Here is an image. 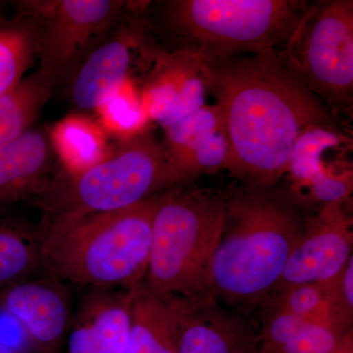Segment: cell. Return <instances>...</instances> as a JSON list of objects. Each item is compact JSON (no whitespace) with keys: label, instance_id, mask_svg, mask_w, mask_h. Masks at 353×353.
Segmentation results:
<instances>
[{"label":"cell","instance_id":"cell-1","mask_svg":"<svg viewBox=\"0 0 353 353\" xmlns=\"http://www.w3.org/2000/svg\"><path fill=\"white\" fill-rule=\"evenodd\" d=\"M196 63L229 141L227 169L245 185L271 188L306 130L336 127L280 51Z\"/></svg>","mask_w":353,"mask_h":353},{"label":"cell","instance_id":"cell-2","mask_svg":"<svg viewBox=\"0 0 353 353\" xmlns=\"http://www.w3.org/2000/svg\"><path fill=\"white\" fill-rule=\"evenodd\" d=\"M310 2L165 0L141 2L150 44L167 57L215 61L285 48Z\"/></svg>","mask_w":353,"mask_h":353},{"label":"cell","instance_id":"cell-3","mask_svg":"<svg viewBox=\"0 0 353 353\" xmlns=\"http://www.w3.org/2000/svg\"><path fill=\"white\" fill-rule=\"evenodd\" d=\"M225 214L211 266L216 296L250 304L268 296L304 232L292 196L245 185L224 196Z\"/></svg>","mask_w":353,"mask_h":353},{"label":"cell","instance_id":"cell-4","mask_svg":"<svg viewBox=\"0 0 353 353\" xmlns=\"http://www.w3.org/2000/svg\"><path fill=\"white\" fill-rule=\"evenodd\" d=\"M157 196L132 208L44 219L39 260L58 281L97 290L145 282Z\"/></svg>","mask_w":353,"mask_h":353},{"label":"cell","instance_id":"cell-5","mask_svg":"<svg viewBox=\"0 0 353 353\" xmlns=\"http://www.w3.org/2000/svg\"><path fill=\"white\" fill-rule=\"evenodd\" d=\"M224 196L172 188L158 194L145 285L164 296L217 299L211 277L224 223Z\"/></svg>","mask_w":353,"mask_h":353},{"label":"cell","instance_id":"cell-6","mask_svg":"<svg viewBox=\"0 0 353 353\" xmlns=\"http://www.w3.org/2000/svg\"><path fill=\"white\" fill-rule=\"evenodd\" d=\"M175 185L163 148L150 132L125 139L108 157L85 170L58 168L46 190L32 201L44 219L123 210Z\"/></svg>","mask_w":353,"mask_h":353},{"label":"cell","instance_id":"cell-7","mask_svg":"<svg viewBox=\"0 0 353 353\" xmlns=\"http://www.w3.org/2000/svg\"><path fill=\"white\" fill-rule=\"evenodd\" d=\"M280 53L333 115L352 113V0L310 3Z\"/></svg>","mask_w":353,"mask_h":353},{"label":"cell","instance_id":"cell-8","mask_svg":"<svg viewBox=\"0 0 353 353\" xmlns=\"http://www.w3.org/2000/svg\"><path fill=\"white\" fill-rule=\"evenodd\" d=\"M31 23L37 39L38 71L57 88L88 51L112 31L129 9L119 0H30L14 2Z\"/></svg>","mask_w":353,"mask_h":353},{"label":"cell","instance_id":"cell-9","mask_svg":"<svg viewBox=\"0 0 353 353\" xmlns=\"http://www.w3.org/2000/svg\"><path fill=\"white\" fill-rule=\"evenodd\" d=\"M146 37L138 2H130L122 20L83 57L69 76L68 99L79 111H97L129 81L132 57Z\"/></svg>","mask_w":353,"mask_h":353},{"label":"cell","instance_id":"cell-10","mask_svg":"<svg viewBox=\"0 0 353 353\" xmlns=\"http://www.w3.org/2000/svg\"><path fill=\"white\" fill-rule=\"evenodd\" d=\"M343 204L325 206L304 228L275 290L282 292L297 285L328 282L347 266L352 257V217L345 214Z\"/></svg>","mask_w":353,"mask_h":353},{"label":"cell","instance_id":"cell-11","mask_svg":"<svg viewBox=\"0 0 353 353\" xmlns=\"http://www.w3.org/2000/svg\"><path fill=\"white\" fill-rule=\"evenodd\" d=\"M350 141L336 127H311L297 139L287 173L292 199L324 206L345 203L352 192V169L341 160L326 159L334 148Z\"/></svg>","mask_w":353,"mask_h":353},{"label":"cell","instance_id":"cell-12","mask_svg":"<svg viewBox=\"0 0 353 353\" xmlns=\"http://www.w3.org/2000/svg\"><path fill=\"white\" fill-rule=\"evenodd\" d=\"M176 310L178 353H257L259 336L252 326L216 299L176 297Z\"/></svg>","mask_w":353,"mask_h":353},{"label":"cell","instance_id":"cell-13","mask_svg":"<svg viewBox=\"0 0 353 353\" xmlns=\"http://www.w3.org/2000/svg\"><path fill=\"white\" fill-rule=\"evenodd\" d=\"M132 289L97 290L70 324L67 353H126Z\"/></svg>","mask_w":353,"mask_h":353},{"label":"cell","instance_id":"cell-14","mask_svg":"<svg viewBox=\"0 0 353 353\" xmlns=\"http://www.w3.org/2000/svg\"><path fill=\"white\" fill-rule=\"evenodd\" d=\"M57 164L48 131L32 128L0 146V208L39 196Z\"/></svg>","mask_w":353,"mask_h":353},{"label":"cell","instance_id":"cell-15","mask_svg":"<svg viewBox=\"0 0 353 353\" xmlns=\"http://www.w3.org/2000/svg\"><path fill=\"white\" fill-rule=\"evenodd\" d=\"M6 306L30 338L48 350L57 347L71 324L66 297L50 283L15 285L6 294Z\"/></svg>","mask_w":353,"mask_h":353},{"label":"cell","instance_id":"cell-16","mask_svg":"<svg viewBox=\"0 0 353 353\" xmlns=\"http://www.w3.org/2000/svg\"><path fill=\"white\" fill-rule=\"evenodd\" d=\"M178 338L176 297L134 288L126 353H178Z\"/></svg>","mask_w":353,"mask_h":353},{"label":"cell","instance_id":"cell-17","mask_svg":"<svg viewBox=\"0 0 353 353\" xmlns=\"http://www.w3.org/2000/svg\"><path fill=\"white\" fill-rule=\"evenodd\" d=\"M48 134L59 168L71 173L94 166L111 150L101 124L81 113L71 114L60 120Z\"/></svg>","mask_w":353,"mask_h":353},{"label":"cell","instance_id":"cell-18","mask_svg":"<svg viewBox=\"0 0 353 353\" xmlns=\"http://www.w3.org/2000/svg\"><path fill=\"white\" fill-rule=\"evenodd\" d=\"M278 307L289 311L306 325L352 330L353 311L341 296L339 275L328 282L297 285L281 292Z\"/></svg>","mask_w":353,"mask_h":353},{"label":"cell","instance_id":"cell-19","mask_svg":"<svg viewBox=\"0 0 353 353\" xmlns=\"http://www.w3.org/2000/svg\"><path fill=\"white\" fill-rule=\"evenodd\" d=\"M55 88L37 70L0 97V146L32 129Z\"/></svg>","mask_w":353,"mask_h":353},{"label":"cell","instance_id":"cell-20","mask_svg":"<svg viewBox=\"0 0 353 353\" xmlns=\"http://www.w3.org/2000/svg\"><path fill=\"white\" fill-rule=\"evenodd\" d=\"M36 58V34L30 21L17 11L12 19L0 21V97L19 85Z\"/></svg>","mask_w":353,"mask_h":353},{"label":"cell","instance_id":"cell-21","mask_svg":"<svg viewBox=\"0 0 353 353\" xmlns=\"http://www.w3.org/2000/svg\"><path fill=\"white\" fill-rule=\"evenodd\" d=\"M95 112L99 114V124L106 134H112L122 141L143 134L148 121L143 99H139L130 81Z\"/></svg>","mask_w":353,"mask_h":353},{"label":"cell","instance_id":"cell-22","mask_svg":"<svg viewBox=\"0 0 353 353\" xmlns=\"http://www.w3.org/2000/svg\"><path fill=\"white\" fill-rule=\"evenodd\" d=\"M30 240L18 228L0 225V283L22 277L39 260V248Z\"/></svg>","mask_w":353,"mask_h":353},{"label":"cell","instance_id":"cell-23","mask_svg":"<svg viewBox=\"0 0 353 353\" xmlns=\"http://www.w3.org/2000/svg\"><path fill=\"white\" fill-rule=\"evenodd\" d=\"M347 333L332 327L305 325L272 353H332Z\"/></svg>","mask_w":353,"mask_h":353},{"label":"cell","instance_id":"cell-24","mask_svg":"<svg viewBox=\"0 0 353 353\" xmlns=\"http://www.w3.org/2000/svg\"><path fill=\"white\" fill-rule=\"evenodd\" d=\"M305 323L289 311L278 307L265 322L259 336L257 353H272L282 347L292 336L297 333Z\"/></svg>","mask_w":353,"mask_h":353},{"label":"cell","instance_id":"cell-25","mask_svg":"<svg viewBox=\"0 0 353 353\" xmlns=\"http://www.w3.org/2000/svg\"><path fill=\"white\" fill-rule=\"evenodd\" d=\"M333 353H353L352 331L350 330L343 336L340 345Z\"/></svg>","mask_w":353,"mask_h":353},{"label":"cell","instance_id":"cell-26","mask_svg":"<svg viewBox=\"0 0 353 353\" xmlns=\"http://www.w3.org/2000/svg\"><path fill=\"white\" fill-rule=\"evenodd\" d=\"M0 353H18L16 350H14L12 347L6 345L4 343L0 341Z\"/></svg>","mask_w":353,"mask_h":353},{"label":"cell","instance_id":"cell-27","mask_svg":"<svg viewBox=\"0 0 353 353\" xmlns=\"http://www.w3.org/2000/svg\"><path fill=\"white\" fill-rule=\"evenodd\" d=\"M333 352H332V353H333Z\"/></svg>","mask_w":353,"mask_h":353},{"label":"cell","instance_id":"cell-28","mask_svg":"<svg viewBox=\"0 0 353 353\" xmlns=\"http://www.w3.org/2000/svg\"><path fill=\"white\" fill-rule=\"evenodd\" d=\"M0 21H2V20H0Z\"/></svg>","mask_w":353,"mask_h":353}]
</instances>
